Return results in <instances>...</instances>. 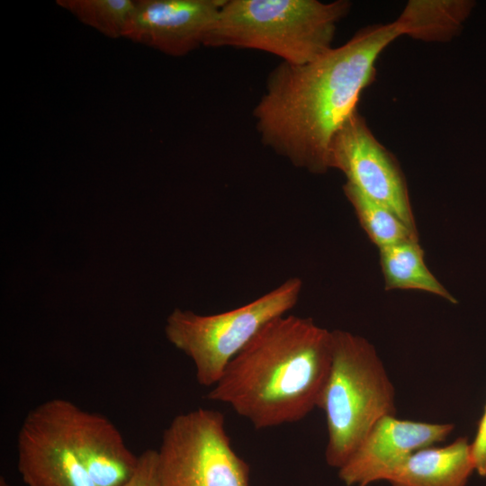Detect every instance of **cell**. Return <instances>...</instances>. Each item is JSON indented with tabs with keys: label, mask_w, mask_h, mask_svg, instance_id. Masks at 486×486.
I'll list each match as a JSON object with an SVG mask.
<instances>
[{
	"label": "cell",
	"mask_w": 486,
	"mask_h": 486,
	"mask_svg": "<svg viewBox=\"0 0 486 486\" xmlns=\"http://www.w3.org/2000/svg\"><path fill=\"white\" fill-rule=\"evenodd\" d=\"M122 486H160L158 450L147 449L140 454L133 474Z\"/></svg>",
	"instance_id": "cell-17"
},
{
	"label": "cell",
	"mask_w": 486,
	"mask_h": 486,
	"mask_svg": "<svg viewBox=\"0 0 486 486\" xmlns=\"http://www.w3.org/2000/svg\"><path fill=\"white\" fill-rule=\"evenodd\" d=\"M471 454L474 471L480 476H486V405L479 421L475 437L471 443Z\"/></svg>",
	"instance_id": "cell-18"
},
{
	"label": "cell",
	"mask_w": 486,
	"mask_h": 486,
	"mask_svg": "<svg viewBox=\"0 0 486 486\" xmlns=\"http://www.w3.org/2000/svg\"><path fill=\"white\" fill-rule=\"evenodd\" d=\"M472 472L471 443L458 437L446 446L416 451L389 482L392 486H465Z\"/></svg>",
	"instance_id": "cell-12"
},
{
	"label": "cell",
	"mask_w": 486,
	"mask_h": 486,
	"mask_svg": "<svg viewBox=\"0 0 486 486\" xmlns=\"http://www.w3.org/2000/svg\"><path fill=\"white\" fill-rule=\"evenodd\" d=\"M160 486H249V467L232 448L223 415L196 409L176 416L158 450Z\"/></svg>",
	"instance_id": "cell-6"
},
{
	"label": "cell",
	"mask_w": 486,
	"mask_h": 486,
	"mask_svg": "<svg viewBox=\"0 0 486 486\" xmlns=\"http://www.w3.org/2000/svg\"><path fill=\"white\" fill-rule=\"evenodd\" d=\"M225 0H139L123 38L179 57L204 46Z\"/></svg>",
	"instance_id": "cell-10"
},
{
	"label": "cell",
	"mask_w": 486,
	"mask_h": 486,
	"mask_svg": "<svg viewBox=\"0 0 486 486\" xmlns=\"http://www.w3.org/2000/svg\"><path fill=\"white\" fill-rule=\"evenodd\" d=\"M401 35L395 22L368 25L309 63L281 62L253 111L263 144L297 167L328 170L333 137L375 80L381 53Z\"/></svg>",
	"instance_id": "cell-1"
},
{
	"label": "cell",
	"mask_w": 486,
	"mask_h": 486,
	"mask_svg": "<svg viewBox=\"0 0 486 486\" xmlns=\"http://www.w3.org/2000/svg\"><path fill=\"white\" fill-rule=\"evenodd\" d=\"M70 402L49 400L24 418L17 436V467L27 486H95L72 440Z\"/></svg>",
	"instance_id": "cell-8"
},
{
	"label": "cell",
	"mask_w": 486,
	"mask_h": 486,
	"mask_svg": "<svg viewBox=\"0 0 486 486\" xmlns=\"http://www.w3.org/2000/svg\"><path fill=\"white\" fill-rule=\"evenodd\" d=\"M350 6L346 0H225L204 46L259 50L306 64L333 48Z\"/></svg>",
	"instance_id": "cell-3"
},
{
	"label": "cell",
	"mask_w": 486,
	"mask_h": 486,
	"mask_svg": "<svg viewBox=\"0 0 486 486\" xmlns=\"http://www.w3.org/2000/svg\"><path fill=\"white\" fill-rule=\"evenodd\" d=\"M343 191L353 206L360 225L379 249L418 239V232L410 230L392 211L364 195L350 183L346 182Z\"/></svg>",
	"instance_id": "cell-15"
},
{
	"label": "cell",
	"mask_w": 486,
	"mask_h": 486,
	"mask_svg": "<svg viewBox=\"0 0 486 486\" xmlns=\"http://www.w3.org/2000/svg\"><path fill=\"white\" fill-rule=\"evenodd\" d=\"M69 427L77 455L95 486H122L133 474L139 456L104 416L70 402Z\"/></svg>",
	"instance_id": "cell-11"
},
{
	"label": "cell",
	"mask_w": 486,
	"mask_h": 486,
	"mask_svg": "<svg viewBox=\"0 0 486 486\" xmlns=\"http://www.w3.org/2000/svg\"><path fill=\"white\" fill-rule=\"evenodd\" d=\"M302 282L292 277L254 301L212 315L176 309L165 328L167 339L194 362L197 382L213 386L228 364L269 321L297 303Z\"/></svg>",
	"instance_id": "cell-5"
},
{
	"label": "cell",
	"mask_w": 486,
	"mask_h": 486,
	"mask_svg": "<svg viewBox=\"0 0 486 486\" xmlns=\"http://www.w3.org/2000/svg\"><path fill=\"white\" fill-rule=\"evenodd\" d=\"M329 169L340 170L364 195L392 211L417 231L404 175L395 157L375 138L356 110L333 137Z\"/></svg>",
	"instance_id": "cell-7"
},
{
	"label": "cell",
	"mask_w": 486,
	"mask_h": 486,
	"mask_svg": "<svg viewBox=\"0 0 486 486\" xmlns=\"http://www.w3.org/2000/svg\"><path fill=\"white\" fill-rule=\"evenodd\" d=\"M332 359V330L283 315L228 364L207 399L230 405L255 428L294 423L318 403Z\"/></svg>",
	"instance_id": "cell-2"
},
{
	"label": "cell",
	"mask_w": 486,
	"mask_h": 486,
	"mask_svg": "<svg viewBox=\"0 0 486 486\" xmlns=\"http://www.w3.org/2000/svg\"><path fill=\"white\" fill-rule=\"evenodd\" d=\"M0 486H10V484L3 475L0 477Z\"/></svg>",
	"instance_id": "cell-19"
},
{
	"label": "cell",
	"mask_w": 486,
	"mask_h": 486,
	"mask_svg": "<svg viewBox=\"0 0 486 486\" xmlns=\"http://www.w3.org/2000/svg\"><path fill=\"white\" fill-rule=\"evenodd\" d=\"M474 5L471 0H410L394 22L402 35L447 42L459 34Z\"/></svg>",
	"instance_id": "cell-13"
},
{
	"label": "cell",
	"mask_w": 486,
	"mask_h": 486,
	"mask_svg": "<svg viewBox=\"0 0 486 486\" xmlns=\"http://www.w3.org/2000/svg\"><path fill=\"white\" fill-rule=\"evenodd\" d=\"M56 4L81 22L112 39L123 36L135 7L132 0H57Z\"/></svg>",
	"instance_id": "cell-16"
},
{
	"label": "cell",
	"mask_w": 486,
	"mask_h": 486,
	"mask_svg": "<svg viewBox=\"0 0 486 486\" xmlns=\"http://www.w3.org/2000/svg\"><path fill=\"white\" fill-rule=\"evenodd\" d=\"M451 423H428L388 415L379 419L362 443L338 469L346 486H369L390 482L418 450L443 442L453 431Z\"/></svg>",
	"instance_id": "cell-9"
},
{
	"label": "cell",
	"mask_w": 486,
	"mask_h": 486,
	"mask_svg": "<svg viewBox=\"0 0 486 486\" xmlns=\"http://www.w3.org/2000/svg\"><path fill=\"white\" fill-rule=\"evenodd\" d=\"M318 408L327 422L326 462L338 470L379 419L395 415L394 387L367 339L332 330L331 364Z\"/></svg>",
	"instance_id": "cell-4"
},
{
	"label": "cell",
	"mask_w": 486,
	"mask_h": 486,
	"mask_svg": "<svg viewBox=\"0 0 486 486\" xmlns=\"http://www.w3.org/2000/svg\"><path fill=\"white\" fill-rule=\"evenodd\" d=\"M379 251L386 290H419L457 303V300L428 268L418 239L394 244Z\"/></svg>",
	"instance_id": "cell-14"
}]
</instances>
